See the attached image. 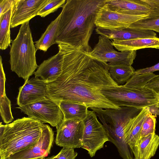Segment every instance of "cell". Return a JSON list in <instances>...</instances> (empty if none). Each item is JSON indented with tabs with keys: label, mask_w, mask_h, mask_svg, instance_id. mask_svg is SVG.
I'll use <instances>...</instances> for the list:
<instances>
[{
	"label": "cell",
	"mask_w": 159,
	"mask_h": 159,
	"mask_svg": "<svg viewBox=\"0 0 159 159\" xmlns=\"http://www.w3.org/2000/svg\"><path fill=\"white\" fill-rule=\"evenodd\" d=\"M58 46L63 54L62 72L56 80L47 83V97L57 103H79L88 109H119L101 92L118 85L110 76L107 63L71 46L60 44Z\"/></svg>",
	"instance_id": "cell-1"
},
{
	"label": "cell",
	"mask_w": 159,
	"mask_h": 159,
	"mask_svg": "<svg viewBox=\"0 0 159 159\" xmlns=\"http://www.w3.org/2000/svg\"><path fill=\"white\" fill-rule=\"evenodd\" d=\"M106 0H67L63 7L56 44L73 47L89 54V41L99 9Z\"/></svg>",
	"instance_id": "cell-2"
},
{
	"label": "cell",
	"mask_w": 159,
	"mask_h": 159,
	"mask_svg": "<svg viewBox=\"0 0 159 159\" xmlns=\"http://www.w3.org/2000/svg\"><path fill=\"white\" fill-rule=\"evenodd\" d=\"M44 124L33 118L23 117L11 123L0 124V159L10 156L36 142L41 136Z\"/></svg>",
	"instance_id": "cell-3"
},
{
	"label": "cell",
	"mask_w": 159,
	"mask_h": 159,
	"mask_svg": "<svg viewBox=\"0 0 159 159\" xmlns=\"http://www.w3.org/2000/svg\"><path fill=\"white\" fill-rule=\"evenodd\" d=\"M29 21L21 25L17 36L11 42L9 52L11 70L25 81L34 73L39 66L36 58L37 49Z\"/></svg>",
	"instance_id": "cell-4"
},
{
	"label": "cell",
	"mask_w": 159,
	"mask_h": 159,
	"mask_svg": "<svg viewBox=\"0 0 159 159\" xmlns=\"http://www.w3.org/2000/svg\"><path fill=\"white\" fill-rule=\"evenodd\" d=\"M101 92L107 99L119 107L143 109L157 103L159 101L157 93L145 87L134 89L122 85L107 87Z\"/></svg>",
	"instance_id": "cell-5"
},
{
	"label": "cell",
	"mask_w": 159,
	"mask_h": 159,
	"mask_svg": "<svg viewBox=\"0 0 159 159\" xmlns=\"http://www.w3.org/2000/svg\"><path fill=\"white\" fill-rule=\"evenodd\" d=\"M89 109L95 113L108 135H117L124 132L130 120L138 115L142 110L127 107H120L119 109Z\"/></svg>",
	"instance_id": "cell-6"
},
{
	"label": "cell",
	"mask_w": 159,
	"mask_h": 159,
	"mask_svg": "<svg viewBox=\"0 0 159 159\" xmlns=\"http://www.w3.org/2000/svg\"><path fill=\"white\" fill-rule=\"evenodd\" d=\"M17 108L28 116L43 123H48L57 129L64 120V116L57 102L46 98Z\"/></svg>",
	"instance_id": "cell-7"
},
{
	"label": "cell",
	"mask_w": 159,
	"mask_h": 159,
	"mask_svg": "<svg viewBox=\"0 0 159 159\" xmlns=\"http://www.w3.org/2000/svg\"><path fill=\"white\" fill-rule=\"evenodd\" d=\"M84 121L82 148L87 150L92 157L98 150L103 147L104 143L109 140L105 129L93 111L88 110Z\"/></svg>",
	"instance_id": "cell-8"
},
{
	"label": "cell",
	"mask_w": 159,
	"mask_h": 159,
	"mask_svg": "<svg viewBox=\"0 0 159 159\" xmlns=\"http://www.w3.org/2000/svg\"><path fill=\"white\" fill-rule=\"evenodd\" d=\"M110 39L102 35L98 43L89 53L93 58L108 65L125 64L132 66L137 51L118 52L115 50Z\"/></svg>",
	"instance_id": "cell-9"
},
{
	"label": "cell",
	"mask_w": 159,
	"mask_h": 159,
	"mask_svg": "<svg viewBox=\"0 0 159 159\" xmlns=\"http://www.w3.org/2000/svg\"><path fill=\"white\" fill-rule=\"evenodd\" d=\"M84 129L83 120L78 118L64 120L57 129L56 144L62 147L82 148Z\"/></svg>",
	"instance_id": "cell-10"
},
{
	"label": "cell",
	"mask_w": 159,
	"mask_h": 159,
	"mask_svg": "<svg viewBox=\"0 0 159 159\" xmlns=\"http://www.w3.org/2000/svg\"><path fill=\"white\" fill-rule=\"evenodd\" d=\"M148 14L130 15L117 12L110 10L105 4L98 11L95 24L96 27L115 29L127 27L133 23L146 18Z\"/></svg>",
	"instance_id": "cell-11"
},
{
	"label": "cell",
	"mask_w": 159,
	"mask_h": 159,
	"mask_svg": "<svg viewBox=\"0 0 159 159\" xmlns=\"http://www.w3.org/2000/svg\"><path fill=\"white\" fill-rule=\"evenodd\" d=\"M54 140L52 129L44 124L42 134L35 143L10 156L7 159H38L50 153Z\"/></svg>",
	"instance_id": "cell-12"
},
{
	"label": "cell",
	"mask_w": 159,
	"mask_h": 159,
	"mask_svg": "<svg viewBox=\"0 0 159 159\" xmlns=\"http://www.w3.org/2000/svg\"><path fill=\"white\" fill-rule=\"evenodd\" d=\"M47 83L40 78L33 77L20 87L17 98L19 106H24L47 97Z\"/></svg>",
	"instance_id": "cell-13"
},
{
	"label": "cell",
	"mask_w": 159,
	"mask_h": 159,
	"mask_svg": "<svg viewBox=\"0 0 159 159\" xmlns=\"http://www.w3.org/2000/svg\"><path fill=\"white\" fill-rule=\"evenodd\" d=\"M49 0H17L13 8L11 28L30 20L36 16Z\"/></svg>",
	"instance_id": "cell-14"
},
{
	"label": "cell",
	"mask_w": 159,
	"mask_h": 159,
	"mask_svg": "<svg viewBox=\"0 0 159 159\" xmlns=\"http://www.w3.org/2000/svg\"><path fill=\"white\" fill-rule=\"evenodd\" d=\"M96 31L100 35L113 40H126L139 39L153 38L157 37L156 33L153 31L129 27L115 29L96 27Z\"/></svg>",
	"instance_id": "cell-15"
},
{
	"label": "cell",
	"mask_w": 159,
	"mask_h": 159,
	"mask_svg": "<svg viewBox=\"0 0 159 159\" xmlns=\"http://www.w3.org/2000/svg\"><path fill=\"white\" fill-rule=\"evenodd\" d=\"M63 57L59 49L55 55L44 60L34 72L35 77L40 78L47 83L52 82L61 75L62 70Z\"/></svg>",
	"instance_id": "cell-16"
},
{
	"label": "cell",
	"mask_w": 159,
	"mask_h": 159,
	"mask_svg": "<svg viewBox=\"0 0 159 159\" xmlns=\"http://www.w3.org/2000/svg\"><path fill=\"white\" fill-rule=\"evenodd\" d=\"M105 4L112 11L130 15L148 14L151 10L142 0H106Z\"/></svg>",
	"instance_id": "cell-17"
},
{
	"label": "cell",
	"mask_w": 159,
	"mask_h": 159,
	"mask_svg": "<svg viewBox=\"0 0 159 159\" xmlns=\"http://www.w3.org/2000/svg\"><path fill=\"white\" fill-rule=\"evenodd\" d=\"M149 113L146 107L142 109L138 115L130 120L125 127V141L132 153L138 145L142 125Z\"/></svg>",
	"instance_id": "cell-18"
},
{
	"label": "cell",
	"mask_w": 159,
	"mask_h": 159,
	"mask_svg": "<svg viewBox=\"0 0 159 159\" xmlns=\"http://www.w3.org/2000/svg\"><path fill=\"white\" fill-rule=\"evenodd\" d=\"M111 44L120 52L137 51L148 48L159 49V38L156 37L126 40H114Z\"/></svg>",
	"instance_id": "cell-19"
},
{
	"label": "cell",
	"mask_w": 159,
	"mask_h": 159,
	"mask_svg": "<svg viewBox=\"0 0 159 159\" xmlns=\"http://www.w3.org/2000/svg\"><path fill=\"white\" fill-rule=\"evenodd\" d=\"M159 146V136L155 133L141 138L133 152L134 159H150Z\"/></svg>",
	"instance_id": "cell-20"
},
{
	"label": "cell",
	"mask_w": 159,
	"mask_h": 159,
	"mask_svg": "<svg viewBox=\"0 0 159 159\" xmlns=\"http://www.w3.org/2000/svg\"><path fill=\"white\" fill-rule=\"evenodd\" d=\"M60 17V13L51 22L39 39L35 42L37 50L46 52L51 46L56 44L55 39L58 29Z\"/></svg>",
	"instance_id": "cell-21"
},
{
	"label": "cell",
	"mask_w": 159,
	"mask_h": 159,
	"mask_svg": "<svg viewBox=\"0 0 159 159\" xmlns=\"http://www.w3.org/2000/svg\"><path fill=\"white\" fill-rule=\"evenodd\" d=\"M64 116V120L78 118L84 120L86 117L88 108L83 104L68 101L58 102Z\"/></svg>",
	"instance_id": "cell-22"
},
{
	"label": "cell",
	"mask_w": 159,
	"mask_h": 159,
	"mask_svg": "<svg viewBox=\"0 0 159 159\" xmlns=\"http://www.w3.org/2000/svg\"><path fill=\"white\" fill-rule=\"evenodd\" d=\"M108 66L111 77L118 85L126 83L135 71L132 66L125 64H108Z\"/></svg>",
	"instance_id": "cell-23"
},
{
	"label": "cell",
	"mask_w": 159,
	"mask_h": 159,
	"mask_svg": "<svg viewBox=\"0 0 159 159\" xmlns=\"http://www.w3.org/2000/svg\"><path fill=\"white\" fill-rule=\"evenodd\" d=\"M14 6L0 17V48L5 50L11 46V22Z\"/></svg>",
	"instance_id": "cell-24"
},
{
	"label": "cell",
	"mask_w": 159,
	"mask_h": 159,
	"mask_svg": "<svg viewBox=\"0 0 159 159\" xmlns=\"http://www.w3.org/2000/svg\"><path fill=\"white\" fill-rule=\"evenodd\" d=\"M157 75L154 73L138 74L134 72L124 85L132 88H141L144 87L150 80Z\"/></svg>",
	"instance_id": "cell-25"
},
{
	"label": "cell",
	"mask_w": 159,
	"mask_h": 159,
	"mask_svg": "<svg viewBox=\"0 0 159 159\" xmlns=\"http://www.w3.org/2000/svg\"><path fill=\"white\" fill-rule=\"evenodd\" d=\"M0 115L3 122L9 124L14 119L11 109V102L6 93L0 95Z\"/></svg>",
	"instance_id": "cell-26"
},
{
	"label": "cell",
	"mask_w": 159,
	"mask_h": 159,
	"mask_svg": "<svg viewBox=\"0 0 159 159\" xmlns=\"http://www.w3.org/2000/svg\"><path fill=\"white\" fill-rule=\"evenodd\" d=\"M129 27L151 30L159 33V18L142 19L133 23Z\"/></svg>",
	"instance_id": "cell-27"
},
{
	"label": "cell",
	"mask_w": 159,
	"mask_h": 159,
	"mask_svg": "<svg viewBox=\"0 0 159 159\" xmlns=\"http://www.w3.org/2000/svg\"><path fill=\"white\" fill-rule=\"evenodd\" d=\"M156 116L149 113L144 120L141 128L140 139L155 133Z\"/></svg>",
	"instance_id": "cell-28"
},
{
	"label": "cell",
	"mask_w": 159,
	"mask_h": 159,
	"mask_svg": "<svg viewBox=\"0 0 159 159\" xmlns=\"http://www.w3.org/2000/svg\"><path fill=\"white\" fill-rule=\"evenodd\" d=\"M66 0H49L48 3L38 12L37 16L44 17L57 11L60 7H62Z\"/></svg>",
	"instance_id": "cell-29"
},
{
	"label": "cell",
	"mask_w": 159,
	"mask_h": 159,
	"mask_svg": "<svg viewBox=\"0 0 159 159\" xmlns=\"http://www.w3.org/2000/svg\"><path fill=\"white\" fill-rule=\"evenodd\" d=\"M148 4L150 8L148 16L145 19L159 18V0H142Z\"/></svg>",
	"instance_id": "cell-30"
},
{
	"label": "cell",
	"mask_w": 159,
	"mask_h": 159,
	"mask_svg": "<svg viewBox=\"0 0 159 159\" xmlns=\"http://www.w3.org/2000/svg\"><path fill=\"white\" fill-rule=\"evenodd\" d=\"M77 154L74 148L63 147L56 156L57 159H75Z\"/></svg>",
	"instance_id": "cell-31"
},
{
	"label": "cell",
	"mask_w": 159,
	"mask_h": 159,
	"mask_svg": "<svg viewBox=\"0 0 159 159\" xmlns=\"http://www.w3.org/2000/svg\"><path fill=\"white\" fill-rule=\"evenodd\" d=\"M17 0H0V17L14 7Z\"/></svg>",
	"instance_id": "cell-32"
},
{
	"label": "cell",
	"mask_w": 159,
	"mask_h": 159,
	"mask_svg": "<svg viewBox=\"0 0 159 159\" xmlns=\"http://www.w3.org/2000/svg\"><path fill=\"white\" fill-rule=\"evenodd\" d=\"M144 87L152 89L157 94L159 93V75L150 80Z\"/></svg>",
	"instance_id": "cell-33"
},
{
	"label": "cell",
	"mask_w": 159,
	"mask_h": 159,
	"mask_svg": "<svg viewBox=\"0 0 159 159\" xmlns=\"http://www.w3.org/2000/svg\"><path fill=\"white\" fill-rule=\"evenodd\" d=\"M158 70H159V62L151 67L137 70L135 72L138 74H150Z\"/></svg>",
	"instance_id": "cell-34"
},
{
	"label": "cell",
	"mask_w": 159,
	"mask_h": 159,
	"mask_svg": "<svg viewBox=\"0 0 159 159\" xmlns=\"http://www.w3.org/2000/svg\"><path fill=\"white\" fill-rule=\"evenodd\" d=\"M157 104L146 107L150 113L156 116H159V109L157 107Z\"/></svg>",
	"instance_id": "cell-35"
},
{
	"label": "cell",
	"mask_w": 159,
	"mask_h": 159,
	"mask_svg": "<svg viewBox=\"0 0 159 159\" xmlns=\"http://www.w3.org/2000/svg\"><path fill=\"white\" fill-rule=\"evenodd\" d=\"M47 159H57L56 156H52L51 157H49Z\"/></svg>",
	"instance_id": "cell-36"
},
{
	"label": "cell",
	"mask_w": 159,
	"mask_h": 159,
	"mask_svg": "<svg viewBox=\"0 0 159 159\" xmlns=\"http://www.w3.org/2000/svg\"><path fill=\"white\" fill-rule=\"evenodd\" d=\"M157 94L158 95V97L159 99V93H158ZM157 107L159 109V102L157 104Z\"/></svg>",
	"instance_id": "cell-37"
},
{
	"label": "cell",
	"mask_w": 159,
	"mask_h": 159,
	"mask_svg": "<svg viewBox=\"0 0 159 159\" xmlns=\"http://www.w3.org/2000/svg\"><path fill=\"white\" fill-rule=\"evenodd\" d=\"M40 159H45L44 158H42Z\"/></svg>",
	"instance_id": "cell-38"
}]
</instances>
